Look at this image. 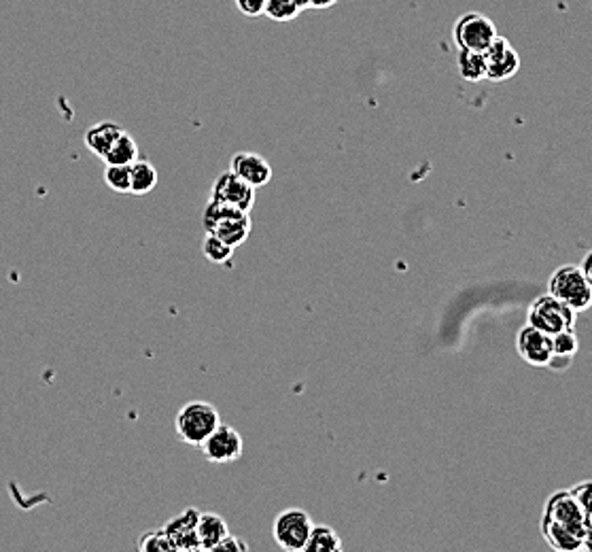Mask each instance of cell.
I'll use <instances>...</instances> for the list:
<instances>
[{
    "instance_id": "cell-1",
    "label": "cell",
    "mask_w": 592,
    "mask_h": 552,
    "mask_svg": "<svg viewBox=\"0 0 592 552\" xmlns=\"http://www.w3.org/2000/svg\"><path fill=\"white\" fill-rule=\"evenodd\" d=\"M221 423L219 410L209 401H189L176 412L175 427L181 442L189 446H202V442Z\"/></svg>"
},
{
    "instance_id": "cell-2",
    "label": "cell",
    "mask_w": 592,
    "mask_h": 552,
    "mask_svg": "<svg viewBox=\"0 0 592 552\" xmlns=\"http://www.w3.org/2000/svg\"><path fill=\"white\" fill-rule=\"evenodd\" d=\"M548 293L559 298L576 313H584L592 306L590 280L579 266H561L559 270H554L550 276Z\"/></svg>"
},
{
    "instance_id": "cell-3",
    "label": "cell",
    "mask_w": 592,
    "mask_h": 552,
    "mask_svg": "<svg viewBox=\"0 0 592 552\" xmlns=\"http://www.w3.org/2000/svg\"><path fill=\"white\" fill-rule=\"evenodd\" d=\"M576 321H578L576 310L567 306L565 302H561L559 298L550 296V293L537 298V300L528 306L527 313V323L537 327V330H542L545 333H550V336L552 333L573 330V327H576Z\"/></svg>"
},
{
    "instance_id": "cell-4",
    "label": "cell",
    "mask_w": 592,
    "mask_h": 552,
    "mask_svg": "<svg viewBox=\"0 0 592 552\" xmlns=\"http://www.w3.org/2000/svg\"><path fill=\"white\" fill-rule=\"evenodd\" d=\"M310 529H313V519L308 512L300 508L283 510L274 519L272 536L274 542L287 552H300L306 548Z\"/></svg>"
},
{
    "instance_id": "cell-5",
    "label": "cell",
    "mask_w": 592,
    "mask_h": 552,
    "mask_svg": "<svg viewBox=\"0 0 592 552\" xmlns=\"http://www.w3.org/2000/svg\"><path fill=\"white\" fill-rule=\"evenodd\" d=\"M497 28L493 24L491 17L478 11H471L465 13L457 20L455 24V41L459 49H469V51H485L488 45L495 41Z\"/></svg>"
},
{
    "instance_id": "cell-6",
    "label": "cell",
    "mask_w": 592,
    "mask_h": 552,
    "mask_svg": "<svg viewBox=\"0 0 592 552\" xmlns=\"http://www.w3.org/2000/svg\"><path fill=\"white\" fill-rule=\"evenodd\" d=\"M202 455L209 459L210 463L223 465L238 461L245 453V440L238 434V429H234L232 425L219 423L215 431L202 442Z\"/></svg>"
},
{
    "instance_id": "cell-7",
    "label": "cell",
    "mask_w": 592,
    "mask_h": 552,
    "mask_svg": "<svg viewBox=\"0 0 592 552\" xmlns=\"http://www.w3.org/2000/svg\"><path fill=\"white\" fill-rule=\"evenodd\" d=\"M210 200L212 203L229 204L234 209L251 212L253 204H255V187H251L249 183L238 179L232 170H227L212 183Z\"/></svg>"
},
{
    "instance_id": "cell-8",
    "label": "cell",
    "mask_w": 592,
    "mask_h": 552,
    "mask_svg": "<svg viewBox=\"0 0 592 552\" xmlns=\"http://www.w3.org/2000/svg\"><path fill=\"white\" fill-rule=\"evenodd\" d=\"M482 54H485L486 60V79H491V82H508L519 73L520 57L508 39L497 34L495 41L488 45Z\"/></svg>"
},
{
    "instance_id": "cell-9",
    "label": "cell",
    "mask_w": 592,
    "mask_h": 552,
    "mask_svg": "<svg viewBox=\"0 0 592 552\" xmlns=\"http://www.w3.org/2000/svg\"><path fill=\"white\" fill-rule=\"evenodd\" d=\"M544 519H550V521L561 522V525L573 527L582 533H584L586 525H588V516H586V512L582 510V505H579V502L571 491L554 493V496L548 499V504H545Z\"/></svg>"
},
{
    "instance_id": "cell-10",
    "label": "cell",
    "mask_w": 592,
    "mask_h": 552,
    "mask_svg": "<svg viewBox=\"0 0 592 552\" xmlns=\"http://www.w3.org/2000/svg\"><path fill=\"white\" fill-rule=\"evenodd\" d=\"M516 349L527 364L544 367L552 359V336L527 323L516 336Z\"/></svg>"
},
{
    "instance_id": "cell-11",
    "label": "cell",
    "mask_w": 592,
    "mask_h": 552,
    "mask_svg": "<svg viewBox=\"0 0 592 552\" xmlns=\"http://www.w3.org/2000/svg\"><path fill=\"white\" fill-rule=\"evenodd\" d=\"M229 170L251 187H266L272 181V166L263 155L251 151H238L229 160Z\"/></svg>"
},
{
    "instance_id": "cell-12",
    "label": "cell",
    "mask_w": 592,
    "mask_h": 552,
    "mask_svg": "<svg viewBox=\"0 0 592 552\" xmlns=\"http://www.w3.org/2000/svg\"><path fill=\"white\" fill-rule=\"evenodd\" d=\"M198 516H200L198 510L187 508L183 514L175 516V519L164 527L166 533H168L170 542L175 544V550H200Z\"/></svg>"
},
{
    "instance_id": "cell-13",
    "label": "cell",
    "mask_w": 592,
    "mask_h": 552,
    "mask_svg": "<svg viewBox=\"0 0 592 552\" xmlns=\"http://www.w3.org/2000/svg\"><path fill=\"white\" fill-rule=\"evenodd\" d=\"M124 128L115 122H100L85 132V145L98 158H105L108 153V149L115 145L119 136L124 134Z\"/></svg>"
},
{
    "instance_id": "cell-14",
    "label": "cell",
    "mask_w": 592,
    "mask_h": 552,
    "mask_svg": "<svg viewBox=\"0 0 592 552\" xmlns=\"http://www.w3.org/2000/svg\"><path fill=\"white\" fill-rule=\"evenodd\" d=\"M226 536H229V529L227 522L223 521V516L215 514V512H200L198 516L200 550H215V546Z\"/></svg>"
},
{
    "instance_id": "cell-15",
    "label": "cell",
    "mask_w": 592,
    "mask_h": 552,
    "mask_svg": "<svg viewBox=\"0 0 592 552\" xmlns=\"http://www.w3.org/2000/svg\"><path fill=\"white\" fill-rule=\"evenodd\" d=\"M542 531L545 539H548V544L552 548L556 550H578L582 548V531H578V529L573 527H567V525H561V522L556 521H550V519H544L542 521Z\"/></svg>"
},
{
    "instance_id": "cell-16",
    "label": "cell",
    "mask_w": 592,
    "mask_h": 552,
    "mask_svg": "<svg viewBox=\"0 0 592 552\" xmlns=\"http://www.w3.org/2000/svg\"><path fill=\"white\" fill-rule=\"evenodd\" d=\"M209 234L219 236L221 240H226L227 245H232L234 249H236V246L243 245L245 240L249 238V234H251V217H249V212H243V215L227 217V220H223V221L217 223V226L212 228Z\"/></svg>"
},
{
    "instance_id": "cell-17",
    "label": "cell",
    "mask_w": 592,
    "mask_h": 552,
    "mask_svg": "<svg viewBox=\"0 0 592 552\" xmlns=\"http://www.w3.org/2000/svg\"><path fill=\"white\" fill-rule=\"evenodd\" d=\"M306 552H340L342 539L330 525H313L306 542Z\"/></svg>"
},
{
    "instance_id": "cell-18",
    "label": "cell",
    "mask_w": 592,
    "mask_h": 552,
    "mask_svg": "<svg viewBox=\"0 0 592 552\" xmlns=\"http://www.w3.org/2000/svg\"><path fill=\"white\" fill-rule=\"evenodd\" d=\"M159 175L155 170V166L149 162V160L138 158L134 164H132V189L130 194L134 195H145L149 192H153L155 185H158Z\"/></svg>"
},
{
    "instance_id": "cell-19",
    "label": "cell",
    "mask_w": 592,
    "mask_h": 552,
    "mask_svg": "<svg viewBox=\"0 0 592 552\" xmlns=\"http://www.w3.org/2000/svg\"><path fill=\"white\" fill-rule=\"evenodd\" d=\"M459 73L465 82H482L486 79V60L485 54L480 51H469V49H459Z\"/></svg>"
},
{
    "instance_id": "cell-20",
    "label": "cell",
    "mask_w": 592,
    "mask_h": 552,
    "mask_svg": "<svg viewBox=\"0 0 592 552\" xmlns=\"http://www.w3.org/2000/svg\"><path fill=\"white\" fill-rule=\"evenodd\" d=\"M138 158H141V151H138L136 141L128 132H124L102 160L107 164H134Z\"/></svg>"
},
{
    "instance_id": "cell-21",
    "label": "cell",
    "mask_w": 592,
    "mask_h": 552,
    "mask_svg": "<svg viewBox=\"0 0 592 552\" xmlns=\"http://www.w3.org/2000/svg\"><path fill=\"white\" fill-rule=\"evenodd\" d=\"M234 251H236L234 246L227 245L226 240H221L219 236L206 234V238L202 243V253L210 263H217V266H226V263L232 262Z\"/></svg>"
},
{
    "instance_id": "cell-22",
    "label": "cell",
    "mask_w": 592,
    "mask_h": 552,
    "mask_svg": "<svg viewBox=\"0 0 592 552\" xmlns=\"http://www.w3.org/2000/svg\"><path fill=\"white\" fill-rule=\"evenodd\" d=\"M304 7L297 0H268L266 3V11L263 15H268L272 22H293L296 17H300Z\"/></svg>"
},
{
    "instance_id": "cell-23",
    "label": "cell",
    "mask_w": 592,
    "mask_h": 552,
    "mask_svg": "<svg viewBox=\"0 0 592 552\" xmlns=\"http://www.w3.org/2000/svg\"><path fill=\"white\" fill-rule=\"evenodd\" d=\"M105 183L113 192L130 194L132 189V164H107Z\"/></svg>"
},
{
    "instance_id": "cell-24",
    "label": "cell",
    "mask_w": 592,
    "mask_h": 552,
    "mask_svg": "<svg viewBox=\"0 0 592 552\" xmlns=\"http://www.w3.org/2000/svg\"><path fill=\"white\" fill-rule=\"evenodd\" d=\"M579 349V341L573 330H565L559 333H552V355L559 358H573Z\"/></svg>"
},
{
    "instance_id": "cell-25",
    "label": "cell",
    "mask_w": 592,
    "mask_h": 552,
    "mask_svg": "<svg viewBox=\"0 0 592 552\" xmlns=\"http://www.w3.org/2000/svg\"><path fill=\"white\" fill-rule=\"evenodd\" d=\"M138 548L141 550H175V544L170 542L168 533L166 529H151V531H145L138 539Z\"/></svg>"
},
{
    "instance_id": "cell-26",
    "label": "cell",
    "mask_w": 592,
    "mask_h": 552,
    "mask_svg": "<svg viewBox=\"0 0 592 552\" xmlns=\"http://www.w3.org/2000/svg\"><path fill=\"white\" fill-rule=\"evenodd\" d=\"M268 0H236V7L246 17H260L266 11Z\"/></svg>"
},
{
    "instance_id": "cell-27",
    "label": "cell",
    "mask_w": 592,
    "mask_h": 552,
    "mask_svg": "<svg viewBox=\"0 0 592 552\" xmlns=\"http://www.w3.org/2000/svg\"><path fill=\"white\" fill-rule=\"evenodd\" d=\"M573 496L582 505V510L586 512V516H592V482H582V485L573 488Z\"/></svg>"
},
{
    "instance_id": "cell-28",
    "label": "cell",
    "mask_w": 592,
    "mask_h": 552,
    "mask_svg": "<svg viewBox=\"0 0 592 552\" xmlns=\"http://www.w3.org/2000/svg\"><path fill=\"white\" fill-rule=\"evenodd\" d=\"M215 550H229V552H245V550H249V544L243 542V539H240L238 536H232V533H229V536H226L221 539L219 544L215 546Z\"/></svg>"
},
{
    "instance_id": "cell-29",
    "label": "cell",
    "mask_w": 592,
    "mask_h": 552,
    "mask_svg": "<svg viewBox=\"0 0 592 552\" xmlns=\"http://www.w3.org/2000/svg\"><path fill=\"white\" fill-rule=\"evenodd\" d=\"M579 268H582V272L588 276V280H590L592 279V249L586 253L582 263H579Z\"/></svg>"
},
{
    "instance_id": "cell-30",
    "label": "cell",
    "mask_w": 592,
    "mask_h": 552,
    "mask_svg": "<svg viewBox=\"0 0 592 552\" xmlns=\"http://www.w3.org/2000/svg\"><path fill=\"white\" fill-rule=\"evenodd\" d=\"M336 3H338V0H308V7H313V9H330Z\"/></svg>"
},
{
    "instance_id": "cell-31",
    "label": "cell",
    "mask_w": 592,
    "mask_h": 552,
    "mask_svg": "<svg viewBox=\"0 0 592 552\" xmlns=\"http://www.w3.org/2000/svg\"><path fill=\"white\" fill-rule=\"evenodd\" d=\"M582 548H588L592 550V522H588L584 529V536H582Z\"/></svg>"
},
{
    "instance_id": "cell-32",
    "label": "cell",
    "mask_w": 592,
    "mask_h": 552,
    "mask_svg": "<svg viewBox=\"0 0 592 552\" xmlns=\"http://www.w3.org/2000/svg\"><path fill=\"white\" fill-rule=\"evenodd\" d=\"M297 3H300L304 9H308V0H297Z\"/></svg>"
},
{
    "instance_id": "cell-33",
    "label": "cell",
    "mask_w": 592,
    "mask_h": 552,
    "mask_svg": "<svg viewBox=\"0 0 592 552\" xmlns=\"http://www.w3.org/2000/svg\"><path fill=\"white\" fill-rule=\"evenodd\" d=\"M590 287H592V279H590Z\"/></svg>"
}]
</instances>
